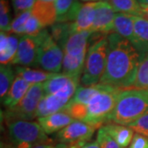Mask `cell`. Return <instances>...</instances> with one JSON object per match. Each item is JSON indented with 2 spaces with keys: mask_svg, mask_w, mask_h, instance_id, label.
I'll list each match as a JSON object with an SVG mask.
<instances>
[{
  "mask_svg": "<svg viewBox=\"0 0 148 148\" xmlns=\"http://www.w3.org/2000/svg\"><path fill=\"white\" fill-rule=\"evenodd\" d=\"M105 72L101 84L126 90L132 88L142 61L141 54L132 43L116 32L110 33Z\"/></svg>",
  "mask_w": 148,
  "mask_h": 148,
  "instance_id": "cell-1",
  "label": "cell"
},
{
  "mask_svg": "<svg viewBox=\"0 0 148 148\" xmlns=\"http://www.w3.org/2000/svg\"><path fill=\"white\" fill-rule=\"evenodd\" d=\"M148 114V89L129 88L123 90L107 123L127 126Z\"/></svg>",
  "mask_w": 148,
  "mask_h": 148,
  "instance_id": "cell-2",
  "label": "cell"
},
{
  "mask_svg": "<svg viewBox=\"0 0 148 148\" xmlns=\"http://www.w3.org/2000/svg\"><path fill=\"white\" fill-rule=\"evenodd\" d=\"M87 50L81 82L82 86L100 83L105 72L108 53V35L95 34Z\"/></svg>",
  "mask_w": 148,
  "mask_h": 148,
  "instance_id": "cell-3",
  "label": "cell"
},
{
  "mask_svg": "<svg viewBox=\"0 0 148 148\" xmlns=\"http://www.w3.org/2000/svg\"><path fill=\"white\" fill-rule=\"evenodd\" d=\"M7 127L14 148H32L39 144L53 142L39 122L12 120L7 122Z\"/></svg>",
  "mask_w": 148,
  "mask_h": 148,
  "instance_id": "cell-4",
  "label": "cell"
},
{
  "mask_svg": "<svg viewBox=\"0 0 148 148\" xmlns=\"http://www.w3.org/2000/svg\"><path fill=\"white\" fill-rule=\"evenodd\" d=\"M123 90V89L108 86L106 90L95 95L86 106V117L83 122L96 128L106 124Z\"/></svg>",
  "mask_w": 148,
  "mask_h": 148,
  "instance_id": "cell-5",
  "label": "cell"
},
{
  "mask_svg": "<svg viewBox=\"0 0 148 148\" xmlns=\"http://www.w3.org/2000/svg\"><path fill=\"white\" fill-rule=\"evenodd\" d=\"M45 93L44 84H33L28 90L27 94L22 98L19 104L13 109L7 110L4 113L6 122L12 120H29L37 118L36 111L38 106L42 100Z\"/></svg>",
  "mask_w": 148,
  "mask_h": 148,
  "instance_id": "cell-6",
  "label": "cell"
},
{
  "mask_svg": "<svg viewBox=\"0 0 148 148\" xmlns=\"http://www.w3.org/2000/svg\"><path fill=\"white\" fill-rule=\"evenodd\" d=\"M64 56L63 49L46 31L39 49L36 66L49 73H58L62 70Z\"/></svg>",
  "mask_w": 148,
  "mask_h": 148,
  "instance_id": "cell-7",
  "label": "cell"
},
{
  "mask_svg": "<svg viewBox=\"0 0 148 148\" xmlns=\"http://www.w3.org/2000/svg\"><path fill=\"white\" fill-rule=\"evenodd\" d=\"M46 31L47 30L45 29L37 36H21L19 40V45L16 56L11 64H15L22 67L36 66L39 49L42 43L43 38Z\"/></svg>",
  "mask_w": 148,
  "mask_h": 148,
  "instance_id": "cell-8",
  "label": "cell"
},
{
  "mask_svg": "<svg viewBox=\"0 0 148 148\" xmlns=\"http://www.w3.org/2000/svg\"><path fill=\"white\" fill-rule=\"evenodd\" d=\"M96 127L83 121L74 120L64 129L57 132L56 140L68 146L86 143L93 137Z\"/></svg>",
  "mask_w": 148,
  "mask_h": 148,
  "instance_id": "cell-9",
  "label": "cell"
},
{
  "mask_svg": "<svg viewBox=\"0 0 148 148\" xmlns=\"http://www.w3.org/2000/svg\"><path fill=\"white\" fill-rule=\"evenodd\" d=\"M81 78V77L56 73L44 83L45 93V95L57 94L71 100L79 86Z\"/></svg>",
  "mask_w": 148,
  "mask_h": 148,
  "instance_id": "cell-10",
  "label": "cell"
},
{
  "mask_svg": "<svg viewBox=\"0 0 148 148\" xmlns=\"http://www.w3.org/2000/svg\"><path fill=\"white\" fill-rule=\"evenodd\" d=\"M115 12L106 1L96 3L95 20L90 32L94 34L109 35L114 32Z\"/></svg>",
  "mask_w": 148,
  "mask_h": 148,
  "instance_id": "cell-11",
  "label": "cell"
},
{
  "mask_svg": "<svg viewBox=\"0 0 148 148\" xmlns=\"http://www.w3.org/2000/svg\"><path fill=\"white\" fill-rule=\"evenodd\" d=\"M73 117L66 111L61 110L49 116L39 118L38 122L46 134L59 132L74 121Z\"/></svg>",
  "mask_w": 148,
  "mask_h": 148,
  "instance_id": "cell-12",
  "label": "cell"
},
{
  "mask_svg": "<svg viewBox=\"0 0 148 148\" xmlns=\"http://www.w3.org/2000/svg\"><path fill=\"white\" fill-rule=\"evenodd\" d=\"M70 100L57 94L45 95L40 101L36 111V117L42 118L64 110Z\"/></svg>",
  "mask_w": 148,
  "mask_h": 148,
  "instance_id": "cell-13",
  "label": "cell"
},
{
  "mask_svg": "<svg viewBox=\"0 0 148 148\" xmlns=\"http://www.w3.org/2000/svg\"><path fill=\"white\" fill-rule=\"evenodd\" d=\"M32 14L45 29L47 27H52L57 22V12L54 3L36 0L32 8Z\"/></svg>",
  "mask_w": 148,
  "mask_h": 148,
  "instance_id": "cell-14",
  "label": "cell"
},
{
  "mask_svg": "<svg viewBox=\"0 0 148 148\" xmlns=\"http://www.w3.org/2000/svg\"><path fill=\"white\" fill-rule=\"evenodd\" d=\"M32 85L33 84L29 83L26 80L16 76L7 95L2 100L6 110L13 109L17 106Z\"/></svg>",
  "mask_w": 148,
  "mask_h": 148,
  "instance_id": "cell-15",
  "label": "cell"
},
{
  "mask_svg": "<svg viewBox=\"0 0 148 148\" xmlns=\"http://www.w3.org/2000/svg\"><path fill=\"white\" fill-rule=\"evenodd\" d=\"M96 3H82L75 20L72 22V27L74 32L90 31L95 20Z\"/></svg>",
  "mask_w": 148,
  "mask_h": 148,
  "instance_id": "cell-16",
  "label": "cell"
},
{
  "mask_svg": "<svg viewBox=\"0 0 148 148\" xmlns=\"http://www.w3.org/2000/svg\"><path fill=\"white\" fill-rule=\"evenodd\" d=\"M134 24V43L142 58L148 53V21L143 16H132Z\"/></svg>",
  "mask_w": 148,
  "mask_h": 148,
  "instance_id": "cell-17",
  "label": "cell"
},
{
  "mask_svg": "<svg viewBox=\"0 0 148 148\" xmlns=\"http://www.w3.org/2000/svg\"><path fill=\"white\" fill-rule=\"evenodd\" d=\"M57 22H73L82 3L79 0H56Z\"/></svg>",
  "mask_w": 148,
  "mask_h": 148,
  "instance_id": "cell-18",
  "label": "cell"
},
{
  "mask_svg": "<svg viewBox=\"0 0 148 148\" xmlns=\"http://www.w3.org/2000/svg\"><path fill=\"white\" fill-rule=\"evenodd\" d=\"M103 127L122 148L129 147L134 136V131L131 127L114 123H107Z\"/></svg>",
  "mask_w": 148,
  "mask_h": 148,
  "instance_id": "cell-19",
  "label": "cell"
},
{
  "mask_svg": "<svg viewBox=\"0 0 148 148\" xmlns=\"http://www.w3.org/2000/svg\"><path fill=\"white\" fill-rule=\"evenodd\" d=\"M114 32L127 40L133 45L134 43V24L132 16L124 13H116L114 18Z\"/></svg>",
  "mask_w": 148,
  "mask_h": 148,
  "instance_id": "cell-20",
  "label": "cell"
},
{
  "mask_svg": "<svg viewBox=\"0 0 148 148\" xmlns=\"http://www.w3.org/2000/svg\"><path fill=\"white\" fill-rule=\"evenodd\" d=\"M14 70L17 77H20L22 79L26 80L31 84L42 83L43 82H45L56 74L49 73L45 70L34 69L22 66H16Z\"/></svg>",
  "mask_w": 148,
  "mask_h": 148,
  "instance_id": "cell-21",
  "label": "cell"
},
{
  "mask_svg": "<svg viewBox=\"0 0 148 148\" xmlns=\"http://www.w3.org/2000/svg\"><path fill=\"white\" fill-rule=\"evenodd\" d=\"M107 86V85L101 83L90 86H79L72 99L69 101V103L86 106L95 95H97L102 90H106Z\"/></svg>",
  "mask_w": 148,
  "mask_h": 148,
  "instance_id": "cell-22",
  "label": "cell"
},
{
  "mask_svg": "<svg viewBox=\"0 0 148 148\" xmlns=\"http://www.w3.org/2000/svg\"><path fill=\"white\" fill-rule=\"evenodd\" d=\"M86 53H82L79 56H72L64 53L62 65L63 73L72 77H82V73H83L84 69Z\"/></svg>",
  "mask_w": 148,
  "mask_h": 148,
  "instance_id": "cell-23",
  "label": "cell"
},
{
  "mask_svg": "<svg viewBox=\"0 0 148 148\" xmlns=\"http://www.w3.org/2000/svg\"><path fill=\"white\" fill-rule=\"evenodd\" d=\"M117 13H124L131 16H143L141 3L138 0H106Z\"/></svg>",
  "mask_w": 148,
  "mask_h": 148,
  "instance_id": "cell-24",
  "label": "cell"
},
{
  "mask_svg": "<svg viewBox=\"0 0 148 148\" xmlns=\"http://www.w3.org/2000/svg\"><path fill=\"white\" fill-rule=\"evenodd\" d=\"M15 70L11 67L10 64L1 65L0 68V96L3 100L13 83L15 77Z\"/></svg>",
  "mask_w": 148,
  "mask_h": 148,
  "instance_id": "cell-25",
  "label": "cell"
},
{
  "mask_svg": "<svg viewBox=\"0 0 148 148\" xmlns=\"http://www.w3.org/2000/svg\"><path fill=\"white\" fill-rule=\"evenodd\" d=\"M132 88L148 89V53L142 58Z\"/></svg>",
  "mask_w": 148,
  "mask_h": 148,
  "instance_id": "cell-26",
  "label": "cell"
},
{
  "mask_svg": "<svg viewBox=\"0 0 148 148\" xmlns=\"http://www.w3.org/2000/svg\"><path fill=\"white\" fill-rule=\"evenodd\" d=\"M32 16V10L23 12L18 15H16L15 18L12 21L9 33L16 36H25V29L28 19Z\"/></svg>",
  "mask_w": 148,
  "mask_h": 148,
  "instance_id": "cell-27",
  "label": "cell"
},
{
  "mask_svg": "<svg viewBox=\"0 0 148 148\" xmlns=\"http://www.w3.org/2000/svg\"><path fill=\"white\" fill-rule=\"evenodd\" d=\"M20 39L16 35L11 34L8 36V48L5 53L0 54V63L1 65H8L12 64V60L16 56V51L19 45Z\"/></svg>",
  "mask_w": 148,
  "mask_h": 148,
  "instance_id": "cell-28",
  "label": "cell"
},
{
  "mask_svg": "<svg viewBox=\"0 0 148 148\" xmlns=\"http://www.w3.org/2000/svg\"><path fill=\"white\" fill-rule=\"evenodd\" d=\"M10 5L8 0H0V29L1 32H9L11 28Z\"/></svg>",
  "mask_w": 148,
  "mask_h": 148,
  "instance_id": "cell-29",
  "label": "cell"
},
{
  "mask_svg": "<svg viewBox=\"0 0 148 148\" xmlns=\"http://www.w3.org/2000/svg\"><path fill=\"white\" fill-rule=\"evenodd\" d=\"M96 141L99 143L101 148H122L111 138L110 135L106 132V130L103 126H101L97 132Z\"/></svg>",
  "mask_w": 148,
  "mask_h": 148,
  "instance_id": "cell-30",
  "label": "cell"
},
{
  "mask_svg": "<svg viewBox=\"0 0 148 148\" xmlns=\"http://www.w3.org/2000/svg\"><path fill=\"white\" fill-rule=\"evenodd\" d=\"M45 30L42 27L40 22L37 20L35 16L32 14L30 18L28 19L27 24H26V29H25V36H37Z\"/></svg>",
  "mask_w": 148,
  "mask_h": 148,
  "instance_id": "cell-31",
  "label": "cell"
},
{
  "mask_svg": "<svg viewBox=\"0 0 148 148\" xmlns=\"http://www.w3.org/2000/svg\"><path fill=\"white\" fill-rule=\"evenodd\" d=\"M137 133L142 134L148 138V114L139 118L138 120L127 125Z\"/></svg>",
  "mask_w": 148,
  "mask_h": 148,
  "instance_id": "cell-32",
  "label": "cell"
},
{
  "mask_svg": "<svg viewBox=\"0 0 148 148\" xmlns=\"http://www.w3.org/2000/svg\"><path fill=\"white\" fill-rule=\"evenodd\" d=\"M12 4L16 15H18L23 12L32 10L35 5L36 0H11Z\"/></svg>",
  "mask_w": 148,
  "mask_h": 148,
  "instance_id": "cell-33",
  "label": "cell"
},
{
  "mask_svg": "<svg viewBox=\"0 0 148 148\" xmlns=\"http://www.w3.org/2000/svg\"><path fill=\"white\" fill-rule=\"evenodd\" d=\"M128 148H148V138L135 132Z\"/></svg>",
  "mask_w": 148,
  "mask_h": 148,
  "instance_id": "cell-34",
  "label": "cell"
},
{
  "mask_svg": "<svg viewBox=\"0 0 148 148\" xmlns=\"http://www.w3.org/2000/svg\"><path fill=\"white\" fill-rule=\"evenodd\" d=\"M8 36L9 35L8 34V32H1L0 33V54L5 53L8 48Z\"/></svg>",
  "mask_w": 148,
  "mask_h": 148,
  "instance_id": "cell-35",
  "label": "cell"
},
{
  "mask_svg": "<svg viewBox=\"0 0 148 148\" xmlns=\"http://www.w3.org/2000/svg\"><path fill=\"white\" fill-rule=\"evenodd\" d=\"M32 148H69V146L64 143H54L52 142V143L39 144Z\"/></svg>",
  "mask_w": 148,
  "mask_h": 148,
  "instance_id": "cell-36",
  "label": "cell"
},
{
  "mask_svg": "<svg viewBox=\"0 0 148 148\" xmlns=\"http://www.w3.org/2000/svg\"><path fill=\"white\" fill-rule=\"evenodd\" d=\"M81 148H101V147L99 143H97V141H94V142H88L85 143Z\"/></svg>",
  "mask_w": 148,
  "mask_h": 148,
  "instance_id": "cell-37",
  "label": "cell"
},
{
  "mask_svg": "<svg viewBox=\"0 0 148 148\" xmlns=\"http://www.w3.org/2000/svg\"><path fill=\"white\" fill-rule=\"evenodd\" d=\"M141 5L143 8V17L146 18L148 21V5H143V4H141Z\"/></svg>",
  "mask_w": 148,
  "mask_h": 148,
  "instance_id": "cell-38",
  "label": "cell"
},
{
  "mask_svg": "<svg viewBox=\"0 0 148 148\" xmlns=\"http://www.w3.org/2000/svg\"><path fill=\"white\" fill-rule=\"evenodd\" d=\"M85 143H78V144H73V145H70L69 146V148H81Z\"/></svg>",
  "mask_w": 148,
  "mask_h": 148,
  "instance_id": "cell-39",
  "label": "cell"
},
{
  "mask_svg": "<svg viewBox=\"0 0 148 148\" xmlns=\"http://www.w3.org/2000/svg\"><path fill=\"white\" fill-rule=\"evenodd\" d=\"M80 2H84L86 3H96V2H101V1H106V0H79Z\"/></svg>",
  "mask_w": 148,
  "mask_h": 148,
  "instance_id": "cell-40",
  "label": "cell"
},
{
  "mask_svg": "<svg viewBox=\"0 0 148 148\" xmlns=\"http://www.w3.org/2000/svg\"><path fill=\"white\" fill-rule=\"evenodd\" d=\"M138 1L141 3V4H143V5H148V0H138Z\"/></svg>",
  "mask_w": 148,
  "mask_h": 148,
  "instance_id": "cell-41",
  "label": "cell"
},
{
  "mask_svg": "<svg viewBox=\"0 0 148 148\" xmlns=\"http://www.w3.org/2000/svg\"><path fill=\"white\" fill-rule=\"evenodd\" d=\"M1 148H12L10 146L7 145L6 143H3V142L1 143Z\"/></svg>",
  "mask_w": 148,
  "mask_h": 148,
  "instance_id": "cell-42",
  "label": "cell"
},
{
  "mask_svg": "<svg viewBox=\"0 0 148 148\" xmlns=\"http://www.w3.org/2000/svg\"><path fill=\"white\" fill-rule=\"evenodd\" d=\"M40 1H44V2H49V3H55L56 0H40Z\"/></svg>",
  "mask_w": 148,
  "mask_h": 148,
  "instance_id": "cell-43",
  "label": "cell"
}]
</instances>
